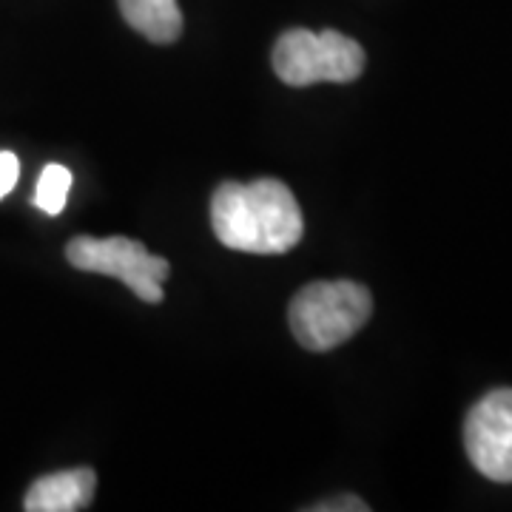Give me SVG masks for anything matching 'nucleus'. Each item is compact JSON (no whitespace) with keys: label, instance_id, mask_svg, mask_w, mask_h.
I'll return each mask as SVG.
<instances>
[{"label":"nucleus","instance_id":"8","mask_svg":"<svg viewBox=\"0 0 512 512\" xmlns=\"http://www.w3.org/2000/svg\"><path fill=\"white\" fill-rule=\"evenodd\" d=\"M72 191V171L66 165H46L40 180H37V191H35V205L49 214V217H57L63 208H66V197Z\"/></svg>","mask_w":512,"mask_h":512},{"label":"nucleus","instance_id":"2","mask_svg":"<svg viewBox=\"0 0 512 512\" xmlns=\"http://www.w3.org/2000/svg\"><path fill=\"white\" fill-rule=\"evenodd\" d=\"M373 313V296L365 285L339 279V282H313L293 296L291 330L296 342L313 353L339 348L353 333L365 328Z\"/></svg>","mask_w":512,"mask_h":512},{"label":"nucleus","instance_id":"4","mask_svg":"<svg viewBox=\"0 0 512 512\" xmlns=\"http://www.w3.org/2000/svg\"><path fill=\"white\" fill-rule=\"evenodd\" d=\"M66 259L77 271L114 276L126 282L137 299L148 305L163 302V282L171 274V265L163 256L148 254L143 242L128 237H74L66 245Z\"/></svg>","mask_w":512,"mask_h":512},{"label":"nucleus","instance_id":"1","mask_svg":"<svg viewBox=\"0 0 512 512\" xmlns=\"http://www.w3.org/2000/svg\"><path fill=\"white\" fill-rule=\"evenodd\" d=\"M211 225L225 248L242 254H288L305 237L302 208L279 180L222 183L211 200Z\"/></svg>","mask_w":512,"mask_h":512},{"label":"nucleus","instance_id":"5","mask_svg":"<svg viewBox=\"0 0 512 512\" xmlns=\"http://www.w3.org/2000/svg\"><path fill=\"white\" fill-rule=\"evenodd\" d=\"M464 447L481 476L512 484V387L487 393L467 413Z\"/></svg>","mask_w":512,"mask_h":512},{"label":"nucleus","instance_id":"9","mask_svg":"<svg viewBox=\"0 0 512 512\" xmlns=\"http://www.w3.org/2000/svg\"><path fill=\"white\" fill-rule=\"evenodd\" d=\"M20 163L12 151H0V200L12 194V188L18 185Z\"/></svg>","mask_w":512,"mask_h":512},{"label":"nucleus","instance_id":"3","mask_svg":"<svg viewBox=\"0 0 512 512\" xmlns=\"http://www.w3.org/2000/svg\"><path fill=\"white\" fill-rule=\"evenodd\" d=\"M274 72L288 86L313 83H353L365 72V49L336 29L308 32L291 29L276 40Z\"/></svg>","mask_w":512,"mask_h":512},{"label":"nucleus","instance_id":"7","mask_svg":"<svg viewBox=\"0 0 512 512\" xmlns=\"http://www.w3.org/2000/svg\"><path fill=\"white\" fill-rule=\"evenodd\" d=\"M120 12L134 32L148 37L151 43H174L183 35V12L177 0H117Z\"/></svg>","mask_w":512,"mask_h":512},{"label":"nucleus","instance_id":"6","mask_svg":"<svg viewBox=\"0 0 512 512\" xmlns=\"http://www.w3.org/2000/svg\"><path fill=\"white\" fill-rule=\"evenodd\" d=\"M97 476L89 467L63 470L52 476L37 478L29 487L23 507L29 512H77L92 504Z\"/></svg>","mask_w":512,"mask_h":512},{"label":"nucleus","instance_id":"10","mask_svg":"<svg viewBox=\"0 0 512 512\" xmlns=\"http://www.w3.org/2000/svg\"><path fill=\"white\" fill-rule=\"evenodd\" d=\"M313 512H367V504L365 501H359V498H353V495H348V498H336V504L333 501H325V504H316V507H311Z\"/></svg>","mask_w":512,"mask_h":512}]
</instances>
